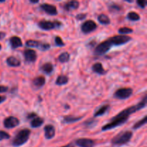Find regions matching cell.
Instances as JSON below:
<instances>
[{"instance_id": "ac0fdd59", "label": "cell", "mask_w": 147, "mask_h": 147, "mask_svg": "<svg viewBox=\"0 0 147 147\" xmlns=\"http://www.w3.org/2000/svg\"><path fill=\"white\" fill-rule=\"evenodd\" d=\"M40 70L47 75H50L54 71V66L51 63H45L40 67Z\"/></svg>"}, {"instance_id": "e575fe53", "label": "cell", "mask_w": 147, "mask_h": 147, "mask_svg": "<svg viewBox=\"0 0 147 147\" xmlns=\"http://www.w3.org/2000/svg\"><path fill=\"white\" fill-rule=\"evenodd\" d=\"M9 90L8 87L5 86H0V93H6Z\"/></svg>"}, {"instance_id": "30bf717a", "label": "cell", "mask_w": 147, "mask_h": 147, "mask_svg": "<svg viewBox=\"0 0 147 147\" xmlns=\"http://www.w3.org/2000/svg\"><path fill=\"white\" fill-rule=\"evenodd\" d=\"M40 8L41 9L42 11H44L46 14H49V15L55 16L57 14V8H56L55 6L53 5V4L44 3V4H40Z\"/></svg>"}, {"instance_id": "b9f144b4", "label": "cell", "mask_w": 147, "mask_h": 147, "mask_svg": "<svg viewBox=\"0 0 147 147\" xmlns=\"http://www.w3.org/2000/svg\"><path fill=\"white\" fill-rule=\"evenodd\" d=\"M4 1H0V2H4Z\"/></svg>"}, {"instance_id": "7a4b0ae2", "label": "cell", "mask_w": 147, "mask_h": 147, "mask_svg": "<svg viewBox=\"0 0 147 147\" xmlns=\"http://www.w3.org/2000/svg\"><path fill=\"white\" fill-rule=\"evenodd\" d=\"M31 131L29 129H23L20 130L13 139L11 144L14 147H20L28 142Z\"/></svg>"}, {"instance_id": "74e56055", "label": "cell", "mask_w": 147, "mask_h": 147, "mask_svg": "<svg viewBox=\"0 0 147 147\" xmlns=\"http://www.w3.org/2000/svg\"><path fill=\"white\" fill-rule=\"evenodd\" d=\"M5 36H6V33L1 32H0V40H2V39H4V37H5Z\"/></svg>"}, {"instance_id": "ba28073f", "label": "cell", "mask_w": 147, "mask_h": 147, "mask_svg": "<svg viewBox=\"0 0 147 147\" xmlns=\"http://www.w3.org/2000/svg\"><path fill=\"white\" fill-rule=\"evenodd\" d=\"M97 24L93 20H87L81 24V31L84 34H89L95 31L97 28Z\"/></svg>"}, {"instance_id": "e0dca14e", "label": "cell", "mask_w": 147, "mask_h": 147, "mask_svg": "<svg viewBox=\"0 0 147 147\" xmlns=\"http://www.w3.org/2000/svg\"><path fill=\"white\" fill-rule=\"evenodd\" d=\"M6 62H7V65L10 67H17L20 66L21 65V62L17 57H14V56H10V57H8L6 60Z\"/></svg>"}, {"instance_id": "d4e9b609", "label": "cell", "mask_w": 147, "mask_h": 147, "mask_svg": "<svg viewBox=\"0 0 147 147\" xmlns=\"http://www.w3.org/2000/svg\"><path fill=\"white\" fill-rule=\"evenodd\" d=\"M70 53L67 52H64V53H61L60 55L57 57V60L61 63H65L70 60Z\"/></svg>"}, {"instance_id": "f546056e", "label": "cell", "mask_w": 147, "mask_h": 147, "mask_svg": "<svg viewBox=\"0 0 147 147\" xmlns=\"http://www.w3.org/2000/svg\"><path fill=\"white\" fill-rule=\"evenodd\" d=\"M109 11L111 12H113V11H120L122 9V7H121L120 5H118V4H111L109 6Z\"/></svg>"}, {"instance_id": "4dcf8cb0", "label": "cell", "mask_w": 147, "mask_h": 147, "mask_svg": "<svg viewBox=\"0 0 147 147\" xmlns=\"http://www.w3.org/2000/svg\"><path fill=\"white\" fill-rule=\"evenodd\" d=\"M55 43L56 45L58 46V47H64V46L65 45V42H63V40H62L61 37H59V36H56V37H55Z\"/></svg>"}, {"instance_id": "5bb4252c", "label": "cell", "mask_w": 147, "mask_h": 147, "mask_svg": "<svg viewBox=\"0 0 147 147\" xmlns=\"http://www.w3.org/2000/svg\"><path fill=\"white\" fill-rule=\"evenodd\" d=\"M10 45L12 49H17L22 46V40L17 36H13L9 39Z\"/></svg>"}, {"instance_id": "44dd1931", "label": "cell", "mask_w": 147, "mask_h": 147, "mask_svg": "<svg viewBox=\"0 0 147 147\" xmlns=\"http://www.w3.org/2000/svg\"><path fill=\"white\" fill-rule=\"evenodd\" d=\"M32 83L37 88H42L45 84V78L43 76H38L33 79Z\"/></svg>"}, {"instance_id": "2e32d148", "label": "cell", "mask_w": 147, "mask_h": 147, "mask_svg": "<svg viewBox=\"0 0 147 147\" xmlns=\"http://www.w3.org/2000/svg\"><path fill=\"white\" fill-rule=\"evenodd\" d=\"M92 70L94 73H98L99 75H105L106 73V70H105L104 67H103V65L100 63H96L93 65L92 66Z\"/></svg>"}, {"instance_id": "8d00e7d4", "label": "cell", "mask_w": 147, "mask_h": 147, "mask_svg": "<svg viewBox=\"0 0 147 147\" xmlns=\"http://www.w3.org/2000/svg\"><path fill=\"white\" fill-rule=\"evenodd\" d=\"M6 99H7V98H6L5 96H0V104H1V103H3L4 101H5Z\"/></svg>"}, {"instance_id": "f1b7e54d", "label": "cell", "mask_w": 147, "mask_h": 147, "mask_svg": "<svg viewBox=\"0 0 147 147\" xmlns=\"http://www.w3.org/2000/svg\"><path fill=\"white\" fill-rule=\"evenodd\" d=\"M118 32H119V33L120 34H125V35H126L127 34H131V33L133 32L134 30L133 29L130 28V27H121Z\"/></svg>"}, {"instance_id": "4316f807", "label": "cell", "mask_w": 147, "mask_h": 147, "mask_svg": "<svg viewBox=\"0 0 147 147\" xmlns=\"http://www.w3.org/2000/svg\"><path fill=\"white\" fill-rule=\"evenodd\" d=\"M146 122H147V116H145L143 119L139 120L138 122H136L135 124H134L133 127L132 128H133L134 130H137V129H140V128H142V126H144V125L146 123Z\"/></svg>"}, {"instance_id": "1f68e13d", "label": "cell", "mask_w": 147, "mask_h": 147, "mask_svg": "<svg viewBox=\"0 0 147 147\" xmlns=\"http://www.w3.org/2000/svg\"><path fill=\"white\" fill-rule=\"evenodd\" d=\"M10 137L11 136H10V135L7 132L4 131H0V141L9 139Z\"/></svg>"}, {"instance_id": "277c9868", "label": "cell", "mask_w": 147, "mask_h": 147, "mask_svg": "<svg viewBox=\"0 0 147 147\" xmlns=\"http://www.w3.org/2000/svg\"><path fill=\"white\" fill-rule=\"evenodd\" d=\"M108 40H109L112 46H120L130 42L132 40V38L129 35L118 34V35H115L113 37H110Z\"/></svg>"}, {"instance_id": "d590c367", "label": "cell", "mask_w": 147, "mask_h": 147, "mask_svg": "<svg viewBox=\"0 0 147 147\" xmlns=\"http://www.w3.org/2000/svg\"><path fill=\"white\" fill-rule=\"evenodd\" d=\"M37 116V115L35 113H30L27 115V119H30V120H32V119H34V117Z\"/></svg>"}, {"instance_id": "8fae6325", "label": "cell", "mask_w": 147, "mask_h": 147, "mask_svg": "<svg viewBox=\"0 0 147 147\" xmlns=\"http://www.w3.org/2000/svg\"><path fill=\"white\" fill-rule=\"evenodd\" d=\"M75 144L79 147H94L96 142L91 139L87 138H80L75 142Z\"/></svg>"}, {"instance_id": "60d3db41", "label": "cell", "mask_w": 147, "mask_h": 147, "mask_svg": "<svg viewBox=\"0 0 147 147\" xmlns=\"http://www.w3.org/2000/svg\"><path fill=\"white\" fill-rule=\"evenodd\" d=\"M1 50V44H0V50Z\"/></svg>"}, {"instance_id": "6da1fadb", "label": "cell", "mask_w": 147, "mask_h": 147, "mask_svg": "<svg viewBox=\"0 0 147 147\" xmlns=\"http://www.w3.org/2000/svg\"><path fill=\"white\" fill-rule=\"evenodd\" d=\"M146 99L147 96L146 95H145L144 97L143 98V99H142L139 103H137L136 105H134V106H130V107L121 111L120 113H118L116 116H115L114 117L112 118L110 120V122H109V123L105 124L104 126L102 127L101 130L103 131H106L111 130V129H115V128L118 127V126H121V125L124 124V123H126L127 121L129 120L131 115L136 113V112L142 110L144 108L146 107Z\"/></svg>"}, {"instance_id": "4fadbf2b", "label": "cell", "mask_w": 147, "mask_h": 147, "mask_svg": "<svg viewBox=\"0 0 147 147\" xmlns=\"http://www.w3.org/2000/svg\"><path fill=\"white\" fill-rule=\"evenodd\" d=\"M44 131L45 137L46 139H52L55 136V129L53 125H46L44 127Z\"/></svg>"}, {"instance_id": "cb8c5ba5", "label": "cell", "mask_w": 147, "mask_h": 147, "mask_svg": "<svg viewBox=\"0 0 147 147\" xmlns=\"http://www.w3.org/2000/svg\"><path fill=\"white\" fill-rule=\"evenodd\" d=\"M98 21L102 24H105L107 25L111 23V20L106 14H100L98 16Z\"/></svg>"}, {"instance_id": "52a82bcc", "label": "cell", "mask_w": 147, "mask_h": 147, "mask_svg": "<svg viewBox=\"0 0 147 147\" xmlns=\"http://www.w3.org/2000/svg\"><path fill=\"white\" fill-rule=\"evenodd\" d=\"M133 94V89L131 88H122L118 89L114 93V98L119 100H124L130 98Z\"/></svg>"}, {"instance_id": "ab89813d", "label": "cell", "mask_w": 147, "mask_h": 147, "mask_svg": "<svg viewBox=\"0 0 147 147\" xmlns=\"http://www.w3.org/2000/svg\"><path fill=\"white\" fill-rule=\"evenodd\" d=\"M30 2L32 3V4H37V3L39 2V0H37V1H33V0H30Z\"/></svg>"}, {"instance_id": "603a6c76", "label": "cell", "mask_w": 147, "mask_h": 147, "mask_svg": "<svg viewBox=\"0 0 147 147\" xmlns=\"http://www.w3.org/2000/svg\"><path fill=\"white\" fill-rule=\"evenodd\" d=\"M69 78L67 76L65 75H60L57 78L55 81V84L57 86H64L68 83Z\"/></svg>"}, {"instance_id": "9c48e42d", "label": "cell", "mask_w": 147, "mask_h": 147, "mask_svg": "<svg viewBox=\"0 0 147 147\" xmlns=\"http://www.w3.org/2000/svg\"><path fill=\"white\" fill-rule=\"evenodd\" d=\"M20 120L14 116H9L4 120V126L6 129H13L20 125Z\"/></svg>"}, {"instance_id": "d6a6232c", "label": "cell", "mask_w": 147, "mask_h": 147, "mask_svg": "<svg viewBox=\"0 0 147 147\" xmlns=\"http://www.w3.org/2000/svg\"><path fill=\"white\" fill-rule=\"evenodd\" d=\"M136 3L142 9H144L147 4L146 1H145V0H138V1H136Z\"/></svg>"}, {"instance_id": "f35d334b", "label": "cell", "mask_w": 147, "mask_h": 147, "mask_svg": "<svg viewBox=\"0 0 147 147\" xmlns=\"http://www.w3.org/2000/svg\"><path fill=\"white\" fill-rule=\"evenodd\" d=\"M61 147H75V145L73 144V143H70V144H68L65 145V146H61Z\"/></svg>"}, {"instance_id": "7402d4cb", "label": "cell", "mask_w": 147, "mask_h": 147, "mask_svg": "<svg viewBox=\"0 0 147 147\" xmlns=\"http://www.w3.org/2000/svg\"><path fill=\"white\" fill-rule=\"evenodd\" d=\"M83 118V116L77 117V116H63V122L65 123H76V122L81 120Z\"/></svg>"}, {"instance_id": "7c38bea8", "label": "cell", "mask_w": 147, "mask_h": 147, "mask_svg": "<svg viewBox=\"0 0 147 147\" xmlns=\"http://www.w3.org/2000/svg\"><path fill=\"white\" fill-rule=\"evenodd\" d=\"M24 55V60L27 63H34L36 61L37 57V53L35 50H32V49H27L23 53Z\"/></svg>"}, {"instance_id": "8992f818", "label": "cell", "mask_w": 147, "mask_h": 147, "mask_svg": "<svg viewBox=\"0 0 147 147\" xmlns=\"http://www.w3.org/2000/svg\"><path fill=\"white\" fill-rule=\"evenodd\" d=\"M112 47L113 46L111 44L109 40H106L96 46L94 50V54L98 56L103 55L106 54L111 49Z\"/></svg>"}, {"instance_id": "ffe728a7", "label": "cell", "mask_w": 147, "mask_h": 147, "mask_svg": "<svg viewBox=\"0 0 147 147\" xmlns=\"http://www.w3.org/2000/svg\"><path fill=\"white\" fill-rule=\"evenodd\" d=\"M110 109V105L106 104L102 106L97 111H96L94 113V117H98V116H103L106 112L109 111V110Z\"/></svg>"}, {"instance_id": "3957f363", "label": "cell", "mask_w": 147, "mask_h": 147, "mask_svg": "<svg viewBox=\"0 0 147 147\" xmlns=\"http://www.w3.org/2000/svg\"><path fill=\"white\" fill-rule=\"evenodd\" d=\"M133 136V132L131 131H124L118 134L111 139V144L113 146H123L129 143Z\"/></svg>"}, {"instance_id": "5b68a950", "label": "cell", "mask_w": 147, "mask_h": 147, "mask_svg": "<svg viewBox=\"0 0 147 147\" xmlns=\"http://www.w3.org/2000/svg\"><path fill=\"white\" fill-rule=\"evenodd\" d=\"M62 22L59 21H47V20H41L39 22L38 26L41 30L48 31V30L59 29L61 27Z\"/></svg>"}, {"instance_id": "83f0119b", "label": "cell", "mask_w": 147, "mask_h": 147, "mask_svg": "<svg viewBox=\"0 0 147 147\" xmlns=\"http://www.w3.org/2000/svg\"><path fill=\"white\" fill-rule=\"evenodd\" d=\"M127 18L129 20L133 22H136L139 21L141 20V17L138 13L135 12V11H130V12L128 13L127 14Z\"/></svg>"}, {"instance_id": "484cf974", "label": "cell", "mask_w": 147, "mask_h": 147, "mask_svg": "<svg viewBox=\"0 0 147 147\" xmlns=\"http://www.w3.org/2000/svg\"><path fill=\"white\" fill-rule=\"evenodd\" d=\"M42 42L37 41V40H29L26 41L25 45L27 47H36V48H40V45H41Z\"/></svg>"}, {"instance_id": "9a60e30c", "label": "cell", "mask_w": 147, "mask_h": 147, "mask_svg": "<svg viewBox=\"0 0 147 147\" xmlns=\"http://www.w3.org/2000/svg\"><path fill=\"white\" fill-rule=\"evenodd\" d=\"M79 5H80V3L78 1H70L65 3L63 7H64L65 10L69 11H71V10L77 9L79 7Z\"/></svg>"}, {"instance_id": "836d02e7", "label": "cell", "mask_w": 147, "mask_h": 147, "mask_svg": "<svg viewBox=\"0 0 147 147\" xmlns=\"http://www.w3.org/2000/svg\"><path fill=\"white\" fill-rule=\"evenodd\" d=\"M86 17H87V14H84V13H80V14H77V15L76 16V20L81 21V20H85V19L86 18Z\"/></svg>"}, {"instance_id": "d6986e66", "label": "cell", "mask_w": 147, "mask_h": 147, "mask_svg": "<svg viewBox=\"0 0 147 147\" xmlns=\"http://www.w3.org/2000/svg\"><path fill=\"white\" fill-rule=\"evenodd\" d=\"M44 123V119L39 116H36L30 121V126L32 128H39Z\"/></svg>"}]
</instances>
